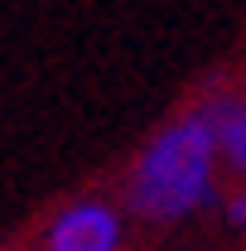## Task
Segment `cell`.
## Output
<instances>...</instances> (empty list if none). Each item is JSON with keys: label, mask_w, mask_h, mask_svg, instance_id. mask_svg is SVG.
Listing matches in <instances>:
<instances>
[{"label": "cell", "mask_w": 246, "mask_h": 251, "mask_svg": "<svg viewBox=\"0 0 246 251\" xmlns=\"http://www.w3.org/2000/svg\"><path fill=\"white\" fill-rule=\"evenodd\" d=\"M222 111H227V101L193 106L188 116L169 121L140 150V159L130 164V184H125L130 213H140L150 222H179L213 198Z\"/></svg>", "instance_id": "1"}, {"label": "cell", "mask_w": 246, "mask_h": 251, "mask_svg": "<svg viewBox=\"0 0 246 251\" xmlns=\"http://www.w3.org/2000/svg\"><path fill=\"white\" fill-rule=\"evenodd\" d=\"M49 251H116L121 247V218L101 198H77L49 222Z\"/></svg>", "instance_id": "2"}, {"label": "cell", "mask_w": 246, "mask_h": 251, "mask_svg": "<svg viewBox=\"0 0 246 251\" xmlns=\"http://www.w3.org/2000/svg\"><path fill=\"white\" fill-rule=\"evenodd\" d=\"M217 150L232 159V169L246 179V101H227L222 126H217Z\"/></svg>", "instance_id": "3"}, {"label": "cell", "mask_w": 246, "mask_h": 251, "mask_svg": "<svg viewBox=\"0 0 246 251\" xmlns=\"http://www.w3.org/2000/svg\"><path fill=\"white\" fill-rule=\"evenodd\" d=\"M227 218L237 222V227H246V188H242V193H232V198H227Z\"/></svg>", "instance_id": "4"}]
</instances>
